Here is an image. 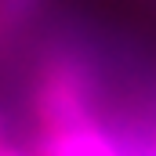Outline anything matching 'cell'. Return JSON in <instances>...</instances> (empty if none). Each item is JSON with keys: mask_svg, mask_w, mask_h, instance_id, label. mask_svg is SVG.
Wrapping results in <instances>:
<instances>
[{"mask_svg": "<svg viewBox=\"0 0 156 156\" xmlns=\"http://www.w3.org/2000/svg\"><path fill=\"white\" fill-rule=\"evenodd\" d=\"M47 0H0V44L18 37L29 22H37Z\"/></svg>", "mask_w": 156, "mask_h": 156, "instance_id": "cell-2", "label": "cell"}, {"mask_svg": "<svg viewBox=\"0 0 156 156\" xmlns=\"http://www.w3.org/2000/svg\"><path fill=\"white\" fill-rule=\"evenodd\" d=\"M0 142H4V120H0Z\"/></svg>", "mask_w": 156, "mask_h": 156, "instance_id": "cell-4", "label": "cell"}, {"mask_svg": "<svg viewBox=\"0 0 156 156\" xmlns=\"http://www.w3.org/2000/svg\"><path fill=\"white\" fill-rule=\"evenodd\" d=\"M120 138V156H156V131L142 123H113Z\"/></svg>", "mask_w": 156, "mask_h": 156, "instance_id": "cell-3", "label": "cell"}, {"mask_svg": "<svg viewBox=\"0 0 156 156\" xmlns=\"http://www.w3.org/2000/svg\"><path fill=\"white\" fill-rule=\"evenodd\" d=\"M37 156H120V138L109 120H91L80 127L51 131L37 138Z\"/></svg>", "mask_w": 156, "mask_h": 156, "instance_id": "cell-1", "label": "cell"}]
</instances>
